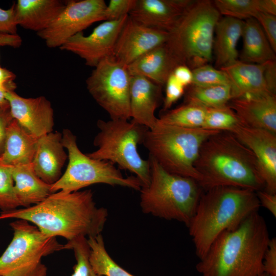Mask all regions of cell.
Instances as JSON below:
<instances>
[{
    "instance_id": "cell-5",
    "label": "cell",
    "mask_w": 276,
    "mask_h": 276,
    "mask_svg": "<svg viewBox=\"0 0 276 276\" xmlns=\"http://www.w3.org/2000/svg\"><path fill=\"white\" fill-rule=\"evenodd\" d=\"M150 179L142 187L140 204L146 214L188 226L203 191L196 180L171 173L149 156Z\"/></svg>"
},
{
    "instance_id": "cell-12",
    "label": "cell",
    "mask_w": 276,
    "mask_h": 276,
    "mask_svg": "<svg viewBox=\"0 0 276 276\" xmlns=\"http://www.w3.org/2000/svg\"><path fill=\"white\" fill-rule=\"evenodd\" d=\"M104 0L66 1L65 7L49 26L37 33L48 47L60 48L93 24L103 20Z\"/></svg>"
},
{
    "instance_id": "cell-46",
    "label": "cell",
    "mask_w": 276,
    "mask_h": 276,
    "mask_svg": "<svg viewBox=\"0 0 276 276\" xmlns=\"http://www.w3.org/2000/svg\"><path fill=\"white\" fill-rule=\"evenodd\" d=\"M261 12L276 15L275 0H260Z\"/></svg>"
},
{
    "instance_id": "cell-45",
    "label": "cell",
    "mask_w": 276,
    "mask_h": 276,
    "mask_svg": "<svg viewBox=\"0 0 276 276\" xmlns=\"http://www.w3.org/2000/svg\"><path fill=\"white\" fill-rule=\"evenodd\" d=\"M173 75L185 87L190 86L192 83V72L187 66L180 65L174 70Z\"/></svg>"
},
{
    "instance_id": "cell-27",
    "label": "cell",
    "mask_w": 276,
    "mask_h": 276,
    "mask_svg": "<svg viewBox=\"0 0 276 276\" xmlns=\"http://www.w3.org/2000/svg\"><path fill=\"white\" fill-rule=\"evenodd\" d=\"M243 48L240 57V61L262 64L275 60V54L271 48L259 23L254 18L244 22Z\"/></svg>"
},
{
    "instance_id": "cell-4",
    "label": "cell",
    "mask_w": 276,
    "mask_h": 276,
    "mask_svg": "<svg viewBox=\"0 0 276 276\" xmlns=\"http://www.w3.org/2000/svg\"><path fill=\"white\" fill-rule=\"evenodd\" d=\"M260 206L256 192L219 186L203 191L188 226L199 259L223 232L237 226Z\"/></svg>"
},
{
    "instance_id": "cell-44",
    "label": "cell",
    "mask_w": 276,
    "mask_h": 276,
    "mask_svg": "<svg viewBox=\"0 0 276 276\" xmlns=\"http://www.w3.org/2000/svg\"><path fill=\"white\" fill-rule=\"evenodd\" d=\"M15 78L16 75L13 72L0 66V90L6 92L14 91L16 88Z\"/></svg>"
},
{
    "instance_id": "cell-24",
    "label": "cell",
    "mask_w": 276,
    "mask_h": 276,
    "mask_svg": "<svg viewBox=\"0 0 276 276\" xmlns=\"http://www.w3.org/2000/svg\"><path fill=\"white\" fill-rule=\"evenodd\" d=\"M37 139L13 119L6 129L0 163L8 166L32 163Z\"/></svg>"
},
{
    "instance_id": "cell-17",
    "label": "cell",
    "mask_w": 276,
    "mask_h": 276,
    "mask_svg": "<svg viewBox=\"0 0 276 276\" xmlns=\"http://www.w3.org/2000/svg\"><path fill=\"white\" fill-rule=\"evenodd\" d=\"M193 1L135 0L129 16L146 27L169 32Z\"/></svg>"
},
{
    "instance_id": "cell-16",
    "label": "cell",
    "mask_w": 276,
    "mask_h": 276,
    "mask_svg": "<svg viewBox=\"0 0 276 276\" xmlns=\"http://www.w3.org/2000/svg\"><path fill=\"white\" fill-rule=\"evenodd\" d=\"M5 98L13 119L34 136L38 138L52 132L54 111L45 97L24 98L14 91H8Z\"/></svg>"
},
{
    "instance_id": "cell-11",
    "label": "cell",
    "mask_w": 276,
    "mask_h": 276,
    "mask_svg": "<svg viewBox=\"0 0 276 276\" xmlns=\"http://www.w3.org/2000/svg\"><path fill=\"white\" fill-rule=\"evenodd\" d=\"M87 89L110 119L129 120L130 76L112 56L101 61L86 80Z\"/></svg>"
},
{
    "instance_id": "cell-19",
    "label": "cell",
    "mask_w": 276,
    "mask_h": 276,
    "mask_svg": "<svg viewBox=\"0 0 276 276\" xmlns=\"http://www.w3.org/2000/svg\"><path fill=\"white\" fill-rule=\"evenodd\" d=\"M62 144V133L50 132L38 138L32 165L36 174L45 183L53 185L61 176L67 158Z\"/></svg>"
},
{
    "instance_id": "cell-36",
    "label": "cell",
    "mask_w": 276,
    "mask_h": 276,
    "mask_svg": "<svg viewBox=\"0 0 276 276\" xmlns=\"http://www.w3.org/2000/svg\"><path fill=\"white\" fill-rule=\"evenodd\" d=\"M135 2V0H110L104 11L103 20H117L129 15Z\"/></svg>"
},
{
    "instance_id": "cell-30",
    "label": "cell",
    "mask_w": 276,
    "mask_h": 276,
    "mask_svg": "<svg viewBox=\"0 0 276 276\" xmlns=\"http://www.w3.org/2000/svg\"><path fill=\"white\" fill-rule=\"evenodd\" d=\"M233 98L231 85L201 87L191 85L185 94V103L214 108L227 105Z\"/></svg>"
},
{
    "instance_id": "cell-40",
    "label": "cell",
    "mask_w": 276,
    "mask_h": 276,
    "mask_svg": "<svg viewBox=\"0 0 276 276\" xmlns=\"http://www.w3.org/2000/svg\"><path fill=\"white\" fill-rule=\"evenodd\" d=\"M263 272L276 276V238H270L263 258Z\"/></svg>"
},
{
    "instance_id": "cell-31",
    "label": "cell",
    "mask_w": 276,
    "mask_h": 276,
    "mask_svg": "<svg viewBox=\"0 0 276 276\" xmlns=\"http://www.w3.org/2000/svg\"><path fill=\"white\" fill-rule=\"evenodd\" d=\"M213 4L220 14L241 20L261 12L260 0H216Z\"/></svg>"
},
{
    "instance_id": "cell-47",
    "label": "cell",
    "mask_w": 276,
    "mask_h": 276,
    "mask_svg": "<svg viewBox=\"0 0 276 276\" xmlns=\"http://www.w3.org/2000/svg\"><path fill=\"white\" fill-rule=\"evenodd\" d=\"M5 93L6 91L0 90V107H10L9 104L5 98Z\"/></svg>"
},
{
    "instance_id": "cell-29",
    "label": "cell",
    "mask_w": 276,
    "mask_h": 276,
    "mask_svg": "<svg viewBox=\"0 0 276 276\" xmlns=\"http://www.w3.org/2000/svg\"><path fill=\"white\" fill-rule=\"evenodd\" d=\"M87 242L90 247L89 262L97 273L103 276H134L112 259L101 234L88 238Z\"/></svg>"
},
{
    "instance_id": "cell-22",
    "label": "cell",
    "mask_w": 276,
    "mask_h": 276,
    "mask_svg": "<svg viewBox=\"0 0 276 276\" xmlns=\"http://www.w3.org/2000/svg\"><path fill=\"white\" fill-rule=\"evenodd\" d=\"M66 1L18 0L15 3L17 25L36 31L48 28L65 7Z\"/></svg>"
},
{
    "instance_id": "cell-23",
    "label": "cell",
    "mask_w": 276,
    "mask_h": 276,
    "mask_svg": "<svg viewBox=\"0 0 276 276\" xmlns=\"http://www.w3.org/2000/svg\"><path fill=\"white\" fill-rule=\"evenodd\" d=\"M220 70L228 76L233 98L271 94L265 81L264 63H248L238 60Z\"/></svg>"
},
{
    "instance_id": "cell-28",
    "label": "cell",
    "mask_w": 276,
    "mask_h": 276,
    "mask_svg": "<svg viewBox=\"0 0 276 276\" xmlns=\"http://www.w3.org/2000/svg\"><path fill=\"white\" fill-rule=\"evenodd\" d=\"M206 110L207 108L203 106L184 103L178 107L166 111L158 118V122L185 128H202Z\"/></svg>"
},
{
    "instance_id": "cell-13",
    "label": "cell",
    "mask_w": 276,
    "mask_h": 276,
    "mask_svg": "<svg viewBox=\"0 0 276 276\" xmlns=\"http://www.w3.org/2000/svg\"><path fill=\"white\" fill-rule=\"evenodd\" d=\"M128 15L120 19L105 21L92 33L84 36L80 32L68 39L59 49L74 53L87 65L96 67L104 58L112 55L117 39Z\"/></svg>"
},
{
    "instance_id": "cell-8",
    "label": "cell",
    "mask_w": 276,
    "mask_h": 276,
    "mask_svg": "<svg viewBox=\"0 0 276 276\" xmlns=\"http://www.w3.org/2000/svg\"><path fill=\"white\" fill-rule=\"evenodd\" d=\"M128 120H98L99 131L93 142L97 149L86 154L92 158L118 165L120 169L134 174L142 187H146L150 179L149 162L140 156L137 146L143 144L149 129Z\"/></svg>"
},
{
    "instance_id": "cell-43",
    "label": "cell",
    "mask_w": 276,
    "mask_h": 276,
    "mask_svg": "<svg viewBox=\"0 0 276 276\" xmlns=\"http://www.w3.org/2000/svg\"><path fill=\"white\" fill-rule=\"evenodd\" d=\"M13 120L10 107H0V155L4 149L6 129Z\"/></svg>"
},
{
    "instance_id": "cell-20",
    "label": "cell",
    "mask_w": 276,
    "mask_h": 276,
    "mask_svg": "<svg viewBox=\"0 0 276 276\" xmlns=\"http://www.w3.org/2000/svg\"><path fill=\"white\" fill-rule=\"evenodd\" d=\"M162 86L140 76H130V105L132 121L153 129L158 118L155 111L159 104Z\"/></svg>"
},
{
    "instance_id": "cell-41",
    "label": "cell",
    "mask_w": 276,
    "mask_h": 276,
    "mask_svg": "<svg viewBox=\"0 0 276 276\" xmlns=\"http://www.w3.org/2000/svg\"><path fill=\"white\" fill-rule=\"evenodd\" d=\"M264 76L267 88L270 93L275 95L276 91V62L275 60L265 63Z\"/></svg>"
},
{
    "instance_id": "cell-42",
    "label": "cell",
    "mask_w": 276,
    "mask_h": 276,
    "mask_svg": "<svg viewBox=\"0 0 276 276\" xmlns=\"http://www.w3.org/2000/svg\"><path fill=\"white\" fill-rule=\"evenodd\" d=\"M260 206L266 209L276 217V194L270 193L263 190L256 192Z\"/></svg>"
},
{
    "instance_id": "cell-3",
    "label": "cell",
    "mask_w": 276,
    "mask_h": 276,
    "mask_svg": "<svg viewBox=\"0 0 276 276\" xmlns=\"http://www.w3.org/2000/svg\"><path fill=\"white\" fill-rule=\"evenodd\" d=\"M195 167L203 191L219 186L255 192L265 188L254 154L228 131H220L204 142Z\"/></svg>"
},
{
    "instance_id": "cell-26",
    "label": "cell",
    "mask_w": 276,
    "mask_h": 276,
    "mask_svg": "<svg viewBox=\"0 0 276 276\" xmlns=\"http://www.w3.org/2000/svg\"><path fill=\"white\" fill-rule=\"evenodd\" d=\"M9 166L20 206L28 208L36 204L53 193L52 185L45 183L38 177L32 163Z\"/></svg>"
},
{
    "instance_id": "cell-37",
    "label": "cell",
    "mask_w": 276,
    "mask_h": 276,
    "mask_svg": "<svg viewBox=\"0 0 276 276\" xmlns=\"http://www.w3.org/2000/svg\"><path fill=\"white\" fill-rule=\"evenodd\" d=\"M166 95L164 101V111L169 109L173 103L184 94L185 87L172 74L166 84Z\"/></svg>"
},
{
    "instance_id": "cell-18",
    "label": "cell",
    "mask_w": 276,
    "mask_h": 276,
    "mask_svg": "<svg viewBox=\"0 0 276 276\" xmlns=\"http://www.w3.org/2000/svg\"><path fill=\"white\" fill-rule=\"evenodd\" d=\"M228 105L242 125L276 134L275 95L269 93L235 98L229 101Z\"/></svg>"
},
{
    "instance_id": "cell-35",
    "label": "cell",
    "mask_w": 276,
    "mask_h": 276,
    "mask_svg": "<svg viewBox=\"0 0 276 276\" xmlns=\"http://www.w3.org/2000/svg\"><path fill=\"white\" fill-rule=\"evenodd\" d=\"M193 79L191 85L206 87L217 85H231L227 74L220 69L209 64L204 65L192 70Z\"/></svg>"
},
{
    "instance_id": "cell-38",
    "label": "cell",
    "mask_w": 276,
    "mask_h": 276,
    "mask_svg": "<svg viewBox=\"0 0 276 276\" xmlns=\"http://www.w3.org/2000/svg\"><path fill=\"white\" fill-rule=\"evenodd\" d=\"M255 18L260 25L271 48L276 52V17L268 13L259 12Z\"/></svg>"
},
{
    "instance_id": "cell-7",
    "label": "cell",
    "mask_w": 276,
    "mask_h": 276,
    "mask_svg": "<svg viewBox=\"0 0 276 276\" xmlns=\"http://www.w3.org/2000/svg\"><path fill=\"white\" fill-rule=\"evenodd\" d=\"M220 131L204 128H185L158 122L148 129L143 144L153 158L167 171L193 178L200 176L195 167L200 148L211 136Z\"/></svg>"
},
{
    "instance_id": "cell-39",
    "label": "cell",
    "mask_w": 276,
    "mask_h": 276,
    "mask_svg": "<svg viewBox=\"0 0 276 276\" xmlns=\"http://www.w3.org/2000/svg\"><path fill=\"white\" fill-rule=\"evenodd\" d=\"M17 26L15 15V3L8 9L0 8V34H16Z\"/></svg>"
},
{
    "instance_id": "cell-33",
    "label": "cell",
    "mask_w": 276,
    "mask_h": 276,
    "mask_svg": "<svg viewBox=\"0 0 276 276\" xmlns=\"http://www.w3.org/2000/svg\"><path fill=\"white\" fill-rule=\"evenodd\" d=\"M64 249L73 250L76 264L71 276H103L97 273L93 269L89 262L90 247L87 239L81 237L67 241L64 244Z\"/></svg>"
},
{
    "instance_id": "cell-14",
    "label": "cell",
    "mask_w": 276,
    "mask_h": 276,
    "mask_svg": "<svg viewBox=\"0 0 276 276\" xmlns=\"http://www.w3.org/2000/svg\"><path fill=\"white\" fill-rule=\"evenodd\" d=\"M169 32L142 25L129 15L117 39L112 56L127 66L140 57L167 41Z\"/></svg>"
},
{
    "instance_id": "cell-34",
    "label": "cell",
    "mask_w": 276,
    "mask_h": 276,
    "mask_svg": "<svg viewBox=\"0 0 276 276\" xmlns=\"http://www.w3.org/2000/svg\"><path fill=\"white\" fill-rule=\"evenodd\" d=\"M14 185L10 167L0 163V210L2 212L11 211L20 206Z\"/></svg>"
},
{
    "instance_id": "cell-9",
    "label": "cell",
    "mask_w": 276,
    "mask_h": 276,
    "mask_svg": "<svg viewBox=\"0 0 276 276\" xmlns=\"http://www.w3.org/2000/svg\"><path fill=\"white\" fill-rule=\"evenodd\" d=\"M9 224L13 236L0 257V276H46L42 258L64 249V244L27 220L15 219Z\"/></svg>"
},
{
    "instance_id": "cell-25",
    "label": "cell",
    "mask_w": 276,
    "mask_h": 276,
    "mask_svg": "<svg viewBox=\"0 0 276 276\" xmlns=\"http://www.w3.org/2000/svg\"><path fill=\"white\" fill-rule=\"evenodd\" d=\"M244 21L225 16L219 19L215 29L213 48L215 64L219 69L238 60V41L243 32Z\"/></svg>"
},
{
    "instance_id": "cell-15",
    "label": "cell",
    "mask_w": 276,
    "mask_h": 276,
    "mask_svg": "<svg viewBox=\"0 0 276 276\" xmlns=\"http://www.w3.org/2000/svg\"><path fill=\"white\" fill-rule=\"evenodd\" d=\"M229 132L254 154L265 184L264 190L276 194V134L242 124Z\"/></svg>"
},
{
    "instance_id": "cell-32",
    "label": "cell",
    "mask_w": 276,
    "mask_h": 276,
    "mask_svg": "<svg viewBox=\"0 0 276 276\" xmlns=\"http://www.w3.org/2000/svg\"><path fill=\"white\" fill-rule=\"evenodd\" d=\"M240 124L237 114L227 104L219 107L207 108L202 128L231 132Z\"/></svg>"
},
{
    "instance_id": "cell-2",
    "label": "cell",
    "mask_w": 276,
    "mask_h": 276,
    "mask_svg": "<svg viewBox=\"0 0 276 276\" xmlns=\"http://www.w3.org/2000/svg\"><path fill=\"white\" fill-rule=\"evenodd\" d=\"M264 218L255 212L237 226L225 231L196 265L201 276H257L270 240Z\"/></svg>"
},
{
    "instance_id": "cell-21",
    "label": "cell",
    "mask_w": 276,
    "mask_h": 276,
    "mask_svg": "<svg viewBox=\"0 0 276 276\" xmlns=\"http://www.w3.org/2000/svg\"><path fill=\"white\" fill-rule=\"evenodd\" d=\"M179 65L166 43L143 55L127 66L130 76H140L162 87Z\"/></svg>"
},
{
    "instance_id": "cell-48",
    "label": "cell",
    "mask_w": 276,
    "mask_h": 276,
    "mask_svg": "<svg viewBox=\"0 0 276 276\" xmlns=\"http://www.w3.org/2000/svg\"><path fill=\"white\" fill-rule=\"evenodd\" d=\"M257 276H270V275L267 274L266 273L263 272V273H261V274H259L258 275H257Z\"/></svg>"
},
{
    "instance_id": "cell-6",
    "label": "cell",
    "mask_w": 276,
    "mask_h": 276,
    "mask_svg": "<svg viewBox=\"0 0 276 276\" xmlns=\"http://www.w3.org/2000/svg\"><path fill=\"white\" fill-rule=\"evenodd\" d=\"M220 13L213 2L193 1L169 32L166 45L178 64L191 70L212 60L216 25Z\"/></svg>"
},
{
    "instance_id": "cell-10",
    "label": "cell",
    "mask_w": 276,
    "mask_h": 276,
    "mask_svg": "<svg viewBox=\"0 0 276 276\" xmlns=\"http://www.w3.org/2000/svg\"><path fill=\"white\" fill-rule=\"evenodd\" d=\"M62 144L67 150L68 163L64 174L52 185V193L77 191L97 183L141 190L142 183L135 176L125 177L112 163L90 158L82 153L76 136L68 129L62 130Z\"/></svg>"
},
{
    "instance_id": "cell-1",
    "label": "cell",
    "mask_w": 276,
    "mask_h": 276,
    "mask_svg": "<svg viewBox=\"0 0 276 276\" xmlns=\"http://www.w3.org/2000/svg\"><path fill=\"white\" fill-rule=\"evenodd\" d=\"M107 217V209L97 206L91 190L57 191L36 204L0 213V220H25L44 235L67 241L101 234Z\"/></svg>"
}]
</instances>
